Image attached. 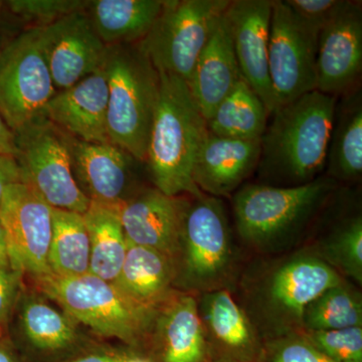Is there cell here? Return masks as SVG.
I'll list each match as a JSON object with an SVG mask.
<instances>
[{
    "label": "cell",
    "mask_w": 362,
    "mask_h": 362,
    "mask_svg": "<svg viewBox=\"0 0 362 362\" xmlns=\"http://www.w3.org/2000/svg\"><path fill=\"white\" fill-rule=\"evenodd\" d=\"M337 97L318 90L272 114L261 138L259 175L272 187L306 185L326 168Z\"/></svg>",
    "instance_id": "6da1fadb"
},
{
    "label": "cell",
    "mask_w": 362,
    "mask_h": 362,
    "mask_svg": "<svg viewBox=\"0 0 362 362\" xmlns=\"http://www.w3.org/2000/svg\"><path fill=\"white\" fill-rule=\"evenodd\" d=\"M159 78L158 103L145 163L156 188L164 194L201 197L204 194L194 185L192 173L209 133L206 121L185 81L166 73H159Z\"/></svg>",
    "instance_id": "7a4b0ae2"
},
{
    "label": "cell",
    "mask_w": 362,
    "mask_h": 362,
    "mask_svg": "<svg viewBox=\"0 0 362 362\" xmlns=\"http://www.w3.org/2000/svg\"><path fill=\"white\" fill-rule=\"evenodd\" d=\"M342 281L314 252H300L249 279L244 287L246 306L243 308L263 341L302 332L307 305Z\"/></svg>",
    "instance_id": "3957f363"
},
{
    "label": "cell",
    "mask_w": 362,
    "mask_h": 362,
    "mask_svg": "<svg viewBox=\"0 0 362 362\" xmlns=\"http://www.w3.org/2000/svg\"><path fill=\"white\" fill-rule=\"evenodd\" d=\"M109 86L107 127L112 144L146 162L160 78L137 44L108 47L103 65Z\"/></svg>",
    "instance_id": "277c9868"
},
{
    "label": "cell",
    "mask_w": 362,
    "mask_h": 362,
    "mask_svg": "<svg viewBox=\"0 0 362 362\" xmlns=\"http://www.w3.org/2000/svg\"><path fill=\"white\" fill-rule=\"evenodd\" d=\"M335 187V180L326 175L298 187L244 185L233 199L238 232L259 250L280 246L304 230Z\"/></svg>",
    "instance_id": "5b68a950"
},
{
    "label": "cell",
    "mask_w": 362,
    "mask_h": 362,
    "mask_svg": "<svg viewBox=\"0 0 362 362\" xmlns=\"http://www.w3.org/2000/svg\"><path fill=\"white\" fill-rule=\"evenodd\" d=\"M37 280L66 315L103 337L137 344L156 322L158 309L138 303L113 282L92 274L59 277L51 273Z\"/></svg>",
    "instance_id": "8992f818"
},
{
    "label": "cell",
    "mask_w": 362,
    "mask_h": 362,
    "mask_svg": "<svg viewBox=\"0 0 362 362\" xmlns=\"http://www.w3.org/2000/svg\"><path fill=\"white\" fill-rule=\"evenodd\" d=\"M13 133L21 182L54 209L84 214L90 201L73 175V136L45 115Z\"/></svg>",
    "instance_id": "52a82bcc"
},
{
    "label": "cell",
    "mask_w": 362,
    "mask_h": 362,
    "mask_svg": "<svg viewBox=\"0 0 362 362\" xmlns=\"http://www.w3.org/2000/svg\"><path fill=\"white\" fill-rule=\"evenodd\" d=\"M194 199L187 202L183 218L176 259H180V270L175 279L199 294L226 289L235 252L225 206L221 199L204 194Z\"/></svg>",
    "instance_id": "ba28073f"
},
{
    "label": "cell",
    "mask_w": 362,
    "mask_h": 362,
    "mask_svg": "<svg viewBox=\"0 0 362 362\" xmlns=\"http://www.w3.org/2000/svg\"><path fill=\"white\" fill-rule=\"evenodd\" d=\"M230 0H165L149 33L137 42L159 73L189 82L197 59Z\"/></svg>",
    "instance_id": "9c48e42d"
},
{
    "label": "cell",
    "mask_w": 362,
    "mask_h": 362,
    "mask_svg": "<svg viewBox=\"0 0 362 362\" xmlns=\"http://www.w3.org/2000/svg\"><path fill=\"white\" fill-rule=\"evenodd\" d=\"M57 92L40 47V28H26L0 54V115L14 132L44 115Z\"/></svg>",
    "instance_id": "30bf717a"
},
{
    "label": "cell",
    "mask_w": 362,
    "mask_h": 362,
    "mask_svg": "<svg viewBox=\"0 0 362 362\" xmlns=\"http://www.w3.org/2000/svg\"><path fill=\"white\" fill-rule=\"evenodd\" d=\"M319 33L297 18L284 0H273L269 75L276 109L317 90Z\"/></svg>",
    "instance_id": "8fae6325"
},
{
    "label": "cell",
    "mask_w": 362,
    "mask_h": 362,
    "mask_svg": "<svg viewBox=\"0 0 362 362\" xmlns=\"http://www.w3.org/2000/svg\"><path fill=\"white\" fill-rule=\"evenodd\" d=\"M0 223L6 232L11 268L35 279L51 274L52 207L28 185L13 183L0 202Z\"/></svg>",
    "instance_id": "7c38bea8"
},
{
    "label": "cell",
    "mask_w": 362,
    "mask_h": 362,
    "mask_svg": "<svg viewBox=\"0 0 362 362\" xmlns=\"http://www.w3.org/2000/svg\"><path fill=\"white\" fill-rule=\"evenodd\" d=\"M40 42L57 90L68 89L101 69L108 51L86 11L40 28Z\"/></svg>",
    "instance_id": "4fadbf2b"
},
{
    "label": "cell",
    "mask_w": 362,
    "mask_h": 362,
    "mask_svg": "<svg viewBox=\"0 0 362 362\" xmlns=\"http://www.w3.org/2000/svg\"><path fill=\"white\" fill-rule=\"evenodd\" d=\"M317 90L337 97L350 93L362 71V6L345 0L344 6L318 37Z\"/></svg>",
    "instance_id": "5bb4252c"
},
{
    "label": "cell",
    "mask_w": 362,
    "mask_h": 362,
    "mask_svg": "<svg viewBox=\"0 0 362 362\" xmlns=\"http://www.w3.org/2000/svg\"><path fill=\"white\" fill-rule=\"evenodd\" d=\"M273 0H230L226 11L242 78L265 105L276 110L269 75V40Z\"/></svg>",
    "instance_id": "9a60e30c"
},
{
    "label": "cell",
    "mask_w": 362,
    "mask_h": 362,
    "mask_svg": "<svg viewBox=\"0 0 362 362\" xmlns=\"http://www.w3.org/2000/svg\"><path fill=\"white\" fill-rule=\"evenodd\" d=\"M197 301L211 362H261L264 341L228 289L202 293Z\"/></svg>",
    "instance_id": "2e32d148"
},
{
    "label": "cell",
    "mask_w": 362,
    "mask_h": 362,
    "mask_svg": "<svg viewBox=\"0 0 362 362\" xmlns=\"http://www.w3.org/2000/svg\"><path fill=\"white\" fill-rule=\"evenodd\" d=\"M187 201L169 197L157 188L143 190L120 204V216L127 243L150 247L175 264Z\"/></svg>",
    "instance_id": "e0dca14e"
},
{
    "label": "cell",
    "mask_w": 362,
    "mask_h": 362,
    "mask_svg": "<svg viewBox=\"0 0 362 362\" xmlns=\"http://www.w3.org/2000/svg\"><path fill=\"white\" fill-rule=\"evenodd\" d=\"M109 86L103 66L77 84L58 90L44 115L73 137L90 143H111L107 127Z\"/></svg>",
    "instance_id": "ac0fdd59"
},
{
    "label": "cell",
    "mask_w": 362,
    "mask_h": 362,
    "mask_svg": "<svg viewBox=\"0 0 362 362\" xmlns=\"http://www.w3.org/2000/svg\"><path fill=\"white\" fill-rule=\"evenodd\" d=\"M136 160L112 143H90L74 137L71 169L89 201L120 206L126 201Z\"/></svg>",
    "instance_id": "d6986e66"
},
{
    "label": "cell",
    "mask_w": 362,
    "mask_h": 362,
    "mask_svg": "<svg viewBox=\"0 0 362 362\" xmlns=\"http://www.w3.org/2000/svg\"><path fill=\"white\" fill-rule=\"evenodd\" d=\"M261 140H238L207 133L194 165V185L209 197H228L258 168Z\"/></svg>",
    "instance_id": "ffe728a7"
},
{
    "label": "cell",
    "mask_w": 362,
    "mask_h": 362,
    "mask_svg": "<svg viewBox=\"0 0 362 362\" xmlns=\"http://www.w3.org/2000/svg\"><path fill=\"white\" fill-rule=\"evenodd\" d=\"M242 78L226 11L197 59L187 83L195 104L209 121Z\"/></svg>",
    "instance_id": "44dd1931"
},
{
    "label": "cell",
    "mask_w": 362,
    "mask_h": 362,
    "mask_svg": "<svg viewBox=\"0 0 362 362\" xmlns=\"http://www.w3.org/2000/svg\"><path fill=\"white\" fill-rule=\"evenodd\" d=\"M156 349L160 362H211L197 300L183 294L157 313Z\"/></svg>",
    "instance_id": "7402d4cb"
},
{
    "label": "cell",
    "mask_w": 362,
    "mask_h": 362,
    "mask_svg": "<svg viewBox=\"0 0 362 362\" xmlns=\"http://www.w3.org/2000/svg\"><path fill=\"white\" fill-rule=\"evenodd\" d=\"M165 0H94L87 13L100 39L111 47L137 44L161 13Z\"/></svg>",
    "instance_id": "603a6c76"
},
{
    "label": "cell",
    "mask_w": 362,
    "mask_h": 362,
    "mask_svg": "<svg viewBox=\"0 0 362 362\" xmlns=\"http://www.w3.org/2000/svg\"><path fill=\"white\" fill-rule=\"evenodd\" d=\"M175 280L173 259L156 250L127 243L123 265L113 283L138 303L157 308L165 301Z\"/></svg>",
    "instance_id": "cb8c5ba5"
},
{
    "label": "cell",
    "mask_w": 362,
    "mask_h": 362,
    "mask_svg": "<svg viewBox=\"0 0 362 362\" xmlns=\"http://www.w3.org/2000/svg\"><path fill=\"white\" fill-rule=\"evenodd\" d=\"M351 93L335 108L325 168L333 180H357L362 173V96Z\"/></svg>",
    "instance_id": "d4e9b609"
},
{
    "label": "cell",
    "mask_w": 362,
    "mask_h": 362,
    "mask_svg": "<svg viewBox=\"0 0 362 362\" xmlns=\"http://www.w3.org/2000/svg\"><path fill=\"white\" fill-rule=\"evenodd\" d=\"M83 216L90 240L89 273L114 282L127 252L120 206L90 201Z\"/></svg>",
    "instance_id": "484cf974"
},
{
    "label": "cell",
    "mask_w": 362,
    "mask_h": 362,
    "mask_svg": "<svg viewBox=\"0 0 362 362\" xmlns=\"http://www.w3.org/2000/svg\"><path fill=\"white\" fill-rule=\"evenodd\" d=\"M268 111L258 95L240 78L206 121L211 134L230 139L261 140L268 125Z\"/></svg>",
    "instance_id": "4316f807"
},
{
    "label": "cell",
    "mask_w": 362,
    "mask_h": 362,
    "mask_svg": "<svg viewBox=\"0 0 362 362\" xmlns=\"http://www.w3.org/2000/svg\"><path fill=\"white\" fill-rule=\"evenodd\" d=\"M49 265L59 277L86 275L90 270V240L83 214L52 207Z\"/></svg>",
    "instance_id": "83f0119b"
},
{
    "label": "cell",
    "mask_w": 362,
    "mask_h": 362,
    "mask_svg": "<svg viewBox=\"0 0 362 362\" xmlns=\"http://www.w3.org/2000/svg\"><path fill=\"white\" fill-rule=\"evenodd\" d=\"M362 327L361 296L344 280L325 290L307 305L303 331Z\"/></svg>",
    "instance_id": "f1b7e54d"
},
{
    "label": "cell",
    "mask_w": 362,
    "mask_h": 362,
    "mask_svg": "<svg viewBox=\"0 0 362 362\" xmlns=\"http://www.w3.org/2000/svg\"><path fill=\"white\" fill-rule=\"evenodd\" d=\"M21 321L28 341L40 350L66 349L77 338L71 317L40 300H28L23 304Z\"/></svg>",
    "instance_id": "f546056e"
},
{
    "label": "cell",
    "mask_w": 362,
    "mask_h": 362,
    "mask_svg": "<svg viewBox=\"0 0 362 362\" xmlns=\"http://www.w3.org/2000/svg\"><path fill=\"white\" fill-rule=\"evenodd\" d=\"M333 270L362 284V218L354 216L338 226L314 252Z\"/></svg>",
    "instance_id": "4dcf8cb0"
},
{
    "label": "cell",
    "mask_w": 362,
    "mask_h": 362,
    "mask_svg": "<svg viewBox=\"0 0 362 362\" xmlns=\"http://www.w3.org/2000/svg\"><path fill=\"white\" fill-rule=\"evenodd\" d=\"M83 0H8L4 7L26 28H42L77 11H87Z\"/></svg>",
    "instance_id": "1f68e13d"
},
{
    "label": "cell",
    "mask_w": 362,
    "mask_h": 362,
    "mask_svg": "<svg viewBox=\"0 0 362 362\" xmlns=\"http://www.w3.org/2000/svg\"><path fill=\"white\" fill-rule=\"evenodd\" d=\"M302 332L333 362H362V327Z\"/></svg>",
    "instance_id": "d6a6232c"
},
{
    "label": "cell",
    "mask_w": 362,
    "mask_h": 362,
    "mask_svg": "<svg viewBox=\"0 0 362 362\" xmlns=\"http://www.w3.org/2000/svg\"><path fill=\"white\" fill-rule=\"evenodd\" d=\"M261 362H333L304 337L290 333L265 340Z\"/></svg>",
    "instance_id": "836d02e7"
},
{
    "label": "cell",
    "mask_w": 362,
    "mask_h": 362,
    "mask_svg": "<svg viewBox=\"0 0 362 362\" xmlns=\"http://www.w3.org/2000/svg\"><path fill=\"white\" fill-rule=\"evenodd\" d=\"M293 13L314 30H321L344 6L345 0H284Z\"/></svg>",
    "instance_id": "e575fe53"
},
{
    "label": "cell",
    "mask_w": 362,
    "mask_h": 362,
    "mask_svg": "<svg viewBox=\"0 0 362 362\" xmlns=\"http://www.w3.org/2000/svg\"><path fill=\"white\" fill-rule=\"evenodd\" d=\"M20 272L11 267H0V326L8 320L18 296Z\"/></svg>",
    "instance_id": "d590c367"
},
{
    "label": "cell",
    "mask_w": 362,
    "mask_h": 362,
    "mask_svg": "<svg viewBox=\"0 0 362 362\" xmlns=\"http://www.w3.org/2000/svg\"><path fill=\"white\" fill-rule=\"evenodd\" d=\"M25 30V25L4 7L0 11V54L11 44V40Z\"/></svg>",
    "instance_id": "8d00e7d4"
},
{
    "label": "cell",
    "mask_w": 362,
    "mask_h": 362,
    "mask_svg": "<svg viewBox=\"0 0 362 362\" xmlns=\"http://www.w3.org/2000/svg\"><path fill=\"white\" fill-rule=\"evenodd\" d=\"M21 182V171L13 156L0 153V202L9 185Z\"/></svg>",
    "instance_id": "74e56055"
},
{
    "label": "cell",
    "mask_w": 362,
    "mask_h": 362,
    "mask_svg": "<svg viewBox=\"0 0 362 362\" xmlns=\"http://www.w3.org/2000/svg\"><path fill=\"white\" fill-rule=\"evenodd\" d=\"M16 151L14 133L0 115V153L14 157Z\"/></svg>",
    "instance_id": "f35d334b"
},
{
    "label": "cell",
    "mask_w": 362,
    "mask_h": 362,
    "mask_svg": "<svg viewBox=\"0 0 362 362\" xmlns=\"http://www.w3.org/2000/svg\"><path fill=\"white\" fill-rule=\"evenodd\" d=\"M128 354H113V352H102L82 356L71 362H123Z\"/></svg>",
    "instance_id": "ab89813d"
},
{
    "label": "cell",
    "mask_w": 362,
    "mask_h": 362,
    "mask_svg": "<svg viewBox=\"0 0 362 362\" xmlns=\"http://www.w3.org/2000/svg\"><path fill=\"white\" fill-rule=\"evenodd\" d=\"M0 267H11V261H9L6 235L1 223H0Z\"/></svg>",
    "instance_id": "60d3db41"
},
{
    "label": "cell",
    "mask_w": 362,
    "mask_h": 362,
    "mask_svg": "<svg viewBox=\"0 0 362 362\" xmlns=\"http://www.w3.org/2000/svg\"><path fill=\"white\" fill-rule=\"evenodd\" d=\"M0 362H16L11 352L0 345Z\"/></svg>",
    "instance_id": "b9f144b4"
},
{
    "label": "cell",
    "mask_w": 362,
    "mask_h": 362,
    "mask_svg": "<svg viewBox=\"0 0 362 362\" xmlns=\"http://www.w3.org/2000/svg\"><path fill=\"white\" fill-rule=\"evenodd\" d=\"M123 362H156L153 359L149 358V357H145L142 356H136V354H128L126 357L125 361Z\"/></svg>",
    "instance_id": "7bdbcfd3"
},
{
    "label": "cell",
    "mask_w": 362,
    "mask_h": 362,
    "mask_svg": "<svg viewBox=\"0 0 362 362\" xmlns=\"http://www.w3.org/2000/svg\"><path fill=\"white\" fill-rule=\"evenodd\" d=\"M4 1H0V11H1L2 9H4Z\"/></svg>",
    "instance_id": "ee69618b"
},
{
    "label": "cell",
    "mask_w": 362,
    "mask_h": 362,
    "mask_svg": "<svg viewBox=\"0 0 362 362\" xmlns=\"http://www.w3.org/2000/svg\"><path fill=\"white\" fill-rule=\"evenodd\" d=\"M1 327V326H0ZM0 337H1V328H0Z\"/></svg>",
    "instance_id": "f6af8a7d"
}]
</instances>
